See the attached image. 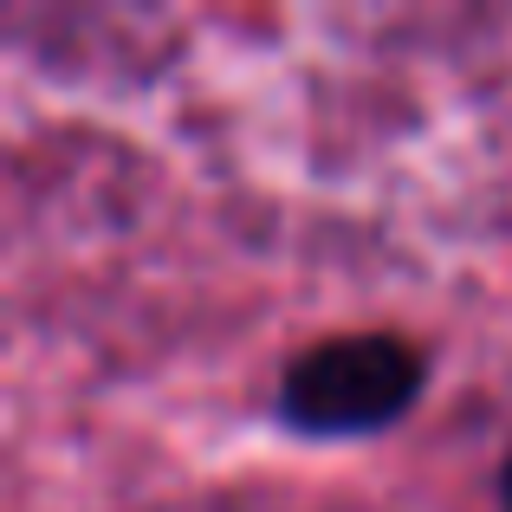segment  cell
Here are the masks:
<instances>
[{"label":"cell","mask_w":512,"mask_h":512,"mask_svg":"<svg viewBox=\"0 0 512 512\" xmlns=\"http://www.w3.org/2000/svg\"><path fill=\"white\" fill-rule=\"evenodd\" d=\"M428 389V357L396 331H338L305 344L279 376L273 415L299 441H363L396 428Z\"/></svg>","instance_id":"obj_1"},{"label":"cell","mask_w":512,"mask_h":512,"mask_svg":"<svg viewBox=\"0 0 512 512\" xmlns=\"http://www.w3.org/2000/svg\"><path fill=\"white\" fill-rule=\"evenodd\" d=\"M500 512H512V454H506V467H500Z\"/></svg>","instance_id":"obj_2"}]
</instances>
